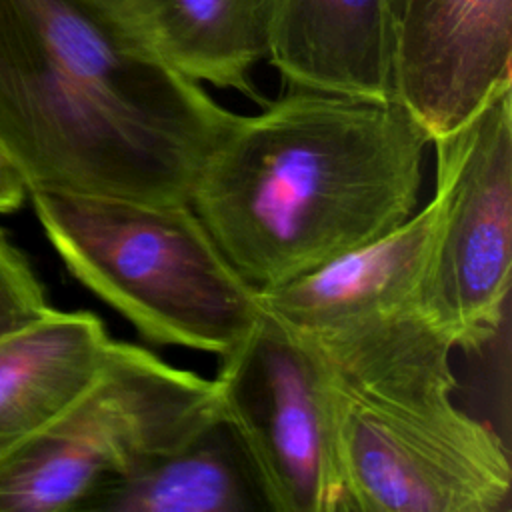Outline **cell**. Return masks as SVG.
<instances>
[{
  "mask_svg": "<svg viewBox=\"0 0 512 512\" xmlns=\"http://www.w3.org/2000/svg\"><path fill=\"white\" fill-rule=\"evenodd\" d=\"M234 118L128 22L0 0V154L26 194L188 202Z\"/></svg>",
  "mask_w": 512,
  "mask_h": 512,
  "instance_id": "1",
  "label": "cell"
},
{
  "mask_svg": "<svg viewBox=\"0 0 512 512\" xmlns=\"http://www.w3.org/2000/svg\"><path fill=\"white\" fill-rule=\"evenodd\" d=\"M430 136L396 100L290 88L236 114L188 204L238 274L278 288L406 222Z\"/></svg>",
  "mask_w": 512,
  "mask_h": 512,
  "instance_id": "2",
  "label": "cell"
},
{
  "mask_svg": "<svg viewBox=\"0 0 512 512\" xmlns=\"http://www.w3.org/2000/svg\"><path fill=\"white\" fill-rule=\"evenodd\" d=\"M34 214L70 274L162 346L224 354L258 320V292L188 202L32 192Z\"/></svg>",
  "mask_w": 512,
  "mask_h": 512,
  "instance_id": "3",
  "label": "cell"
},
{
  "mask_svg": "<svg viewBox=\"0 0 512 512\" xmlns=\"http://www.w3.org/2000/svg\"><path fill=\"white\" fill-rule=\"evenodd\" d=\"M220 420L214 380L114 340L96 378L0 458V512H80L106 480Z\"/></svg>",
  "mask_w": 512,
  "mask_h": 512,
  "instance_id": "4",
  "label": "cell"
},
{
  "mask_svg": "<svg viewBox=\"0 0 512 512\" xmlns=\"http://www.w3.org/2000/svg\"><path fill=\"white\" fill-rule=\"evenodd\" d=\"M330 388L354 512L512 508L506 442L488 422L460 410L452 396H366L332 378Z\"/></svg>",
  "mask_w": 512,
  "mask_h": 512,
  "instance_id": "5",
  "label": "cell"
},
{
  "mask_svg": "<svg viewBox=\"0 0 512 512\" xmlns=\"http://www.w3.org/2000/svg\"><path fill=\"white\" fill-rule=\"evenodd\" d=\"M218 358L220 420L244 450L268 510L354 512L318 354L262 310Z\"/></svg>",
  "mask_w": 512,
  "mask_h": 512,
  "instance_id": "6",
  "label": "cell"
},
{
  "mask_svg": "<svg viewBox=\"0 0 512 512\" xmlns=\"http://www.w3.org/2000/svg\"><path fill=\"white\" fill-rule=\"evenodd\" d=\"M440 206L422 304L454 348L504 324L512 270V88L430 142Z\"/></svg>",
  "mask_w": 512,
  "mask_h": 512,
  "instance_id": "7",
  "label": "cell"
},
{
  "mask_svg": "<svg viewBox=\"0 0 512 512\" xmlns=\"http://www.w3.org/2000/svg\"><path fill=\"white\" fill-rule=\"evenodd\" d=\"M512 88V0H402L392 92L430 142Z\"/></svg>",
  "mask_w": 512,
  "mask_h": 512,
  "instance_id": "8",
  "label": "cell"
},
{
  "mask_svg": "<svg viewBox=\"0 0 512 512\" xmlns=\"http://www.w3.org/2000/svg\"><path fill=\"white\" fill-rule=\"evenodd\" d=\"M440 206L432 196L384 236L278 288L258 292L264 312L308 344L376 328L422 304Z\"/></svg>",
  "mask_w": 512,
  "mask_h": 512,
  "instance_id": "9",
  "label": "cell"
},
{
  "mask_svg": "<svg viewBox=\"0 0 512 512\" xmlns=\"http://www.w3.org/2000/svg\"><path fill=\"white\" fill-rule=\"evenodd\" d=\"M394 20L388 0H270L268 54L290 88L386 100Z\"/></svg>",
  "mask_w": 512,
  "mask_h": 512,
  "instance_id": "10",
  "label": "cell"
},
{
  "mask_svg": "<svg viewBox=\"0 0 512 512\" xmlns=\"http://www.w3.org/2000/svg\"><path fill=\"white\" fill-rule=\"evenodd\" d=\"M112 342L94 312L56 308L0 338V458L96 378Z\"/></svg>",
  "mask_w": 512,
  "mask_h": 512,
  "instance_id": "11",
  "label": "cell"
},
{
  "mask_svg": "<svg viewBox=\"0 0 512 512\" xmlns=\"http://www.w3.org/2000/svg\"><path fill=\"white\" fill-rule=\"evenodd\" d=\"M256 512L268 510L256 474L218 420L190 442L106 480L82 512Z\"/></svg>",
  "mask_w": 512,
  "mask_h": 512,
  "instance_id": "12",
  "label": "cell"
},
{
  "mask_svg": "<svg viewBox=\"0 0 512 512\" xmlns=\"http://www.w3.org/2000/svg\"><path fill=\"white\" fill-rule=\"evenodd\" d=\"M268 4L270 0H130L126 18L190 80L262 102L250 72L268 54Z\"/></svg>",
  "mask_w": 512,
  "mask_h": 512,
  "instance_id": "13",
  "label": "cell"
},
{
  "mask_svg": "<svg viewBox=\"0 0 512 512\" xmlns=\"http://www.w3.org/2000/svg\"><path fill=\"white\" fill-rule=\"evenodd\" d=\"M50 308L30 260L0 228V338L38 320Z\"/></svg>",
  "mask_w": 512,
  "mask_h": 512,
  "instance_id": "14",
  "label": "cell"
},
{
  "mask_svg": "<svg viewBox=\"0 0 512 512\" xmlns=\"http://www.w3.org/2000/svg\"><path fill=\"white\" fill-rule=\"evenodd\" d=\"M26 188L10 166V162L0 154V214H8L20 208L26 198Z\"/></svg>",
  "mask_w": 512,
  "mask_h": 512,
  "instance_id": "15",
  "label": "cell"
},
{
  "mask_svg": "<svg viewBox=\"0 0 512 512\" xmlns=\"http://www.w3.org/2000/svg\"><path fill=\"white\" fill-rule=\"evenodd\" d=\"M82 4H86L88 8L92 10H98L106 16H112V18H118V20H124L128 22L126 18V10H128V2L130 0H78Z\"/></svg>",
  "mask_w": 512,
  "mask_h": 512,
  "instance_id": "16",
  "label": "cell"
},
{
  "mask_svg": "<svg viewBox=\"0 0 512 512\" xmlns=\"http://www.w3.org/2000/svg\"><path fill=\"white\" fill-rule=\"evenodd\" d=\"M388 2H390V10H392V20H394V16H396V12H398L402 0H388Z\"/></svg>",
  "mask_w": 512,
  "mask_h": 512,
  "instance_id": "17",
  "label": "cell"
}]
</instances>
